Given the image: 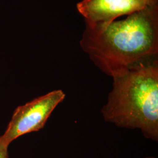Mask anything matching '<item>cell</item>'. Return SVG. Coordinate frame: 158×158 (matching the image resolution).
Segmentation results:
<instances>
[{"label":"cell","mask_w":158,"mask_h":158,"mask_svg":"<svg viewBox=\"0 0 158 158\" xmlns=\"http://www.w3.org/2000/svg\"><path fill=\"white\" fill-rule=\"evenodd\" d=\"M80 44L96 66L112 78L157 57L158 4L105 26L85 25Z\"/></svg>","instance_id":"cell-1"},{"label":"cell","mask_w":158,"mask_h":158,"mask_svg":"<svg viewBox=\"0 0 158 158\" xmlns=\"http://www.w3.org/2000/svg\"><path fill=\"white\" fill-rule=\"evenodd\" d=\"M113 89L101 110L104 119L127 129H138L158 140L157 57L138 63L113 77Z\"/></svg>","instance_id":"cell-2"},{"label":"cell","mask_w":158,"mask_h":158,"mask_svg":"<svg viewBox=\"0 0 158 158\" xmlns=\"http://www.w3.org/2000/svg\"><path fill=\"white\" fill-rule=\"evenodd\" d=\"M65 93L55 90L16 108L5 133L1 136L6 144L21 136L43 128L51 114L64 100Z\"/></svg>","instance_id":"cell-3"},{"label":"cell","mask_w":158,"mask_h":158,"mask_svg":"<svg viewBox=\"0 0 158 158\" xmlns=\"http://www.w3.org/2000/svg\"><path fill=\"white\" fill-rule=\"evenodd\" d=\"M149 6L147 0H83L77 4L85 25L105 26L124 15H130Z\"/></svg>","instance_id":"cell-4"},{"label":"cell","mask_w":158,"mask_h":158,"mask_svg":"<svg viewBox=\"0 0 158 158\" xmlns=\"http://www.w3.org/2000/svg\"><path fill=\"white\" fill-rule=\"evenodd\" d=\"M8 147L9 145L2 140L0 136V158H8Z\"/></svg>","instance_id":"cell-5"},{"label":"cell","mask_w":158,"mask_h":158,"mask_svg":"<svg viewBox=\"0 0 158 158\" xmlns=\"http://www.w3.org/2000/svg\"><path fill=\"white\" fill-rule=\"evenodd\" d=\"M149 5L152 6V5H155V4H158V0H147Z\"/></svg>","instance_id":"cell-6"},{"label":"cell","mask_w":158,"mask_h":158,"mask_svg":"<svg viewBox=\"0 0 158 158\" xmlns=\"http://www.w3.org/2000/svg\"><path fill=\"white\" fill-rule=\"evenodd\" d=\"M152 158V157H148V158Z\"/></svg>","instance_id":"cell-7"}]
</instances>
